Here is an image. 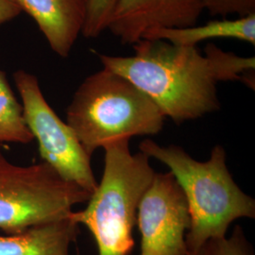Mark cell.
<instances>
[{
	"instance_id": "14",
	"label": "cell",
	"mask_w": 255,
	"mask_h": 255,
	"mask_svg": "<svg viewBox=\"0 0 255 255\" xmlns=\"http://www.w3.org/2000/svg\"><path fill=\"white\" fill-rule=\"evenodd\" d=\"M117 0H87L86 16L82 34L85 38H97L106 30L112 10Z\"/></svg>"
},
{
	"instance_id": "13",
	"label": "cell",
	"mask_w": 255,
	"mask_h": 255,
	"mask_svg": "<svg viewBox=\"0 0 255 255\" xmlns=\"http://www.w3.org/2000/svg\"><path fill=\"white\" fill-rule=\"evenodd\" d=\"M191 255H255V253L243 229L237 226L230 237L211 239Z\"/></svg>"
},
{
	"instance_id": "1",
	"label": "cell",
	"mask_w": 255,
	"mask_h": 255,
	"mask_svg": "<svg viewBox=\"0 0 255 255\" xmlns=\"http://www.w3.org/2000/svg\"><path fill=\"white\" fill-rule=\"evenodd\" d=\"M132 47V56L99 55L103 68L132 82L176 124L218 111V83H244L255 71V57L226 52L213 44L204 54L197 46L164 40H141Z\"/></svg>"
},
{
	"instance_id": "11",
	"label": "cell",
	"mask_w": 255,
	"mask_h": 255,
	"mask_svg": "<svg viewBox=\"0 0 255 255\" xmlns=\"http://www.w3.org/2000/svg\"><path fill=\"white\" fill-rule=\"evenodd\" d=\"M236 39L255 46V13L236 19L214 20L179 28H162L147 33L143 40H164L175 46H197L211 39Z\"/></svg>"
},
{
	"instance_id": "16",
	"label": "cell",
	"mask_w": 255,
	"mask_h": 255,
	"mask_svg": "<svg viewBox=\"0 0 255 255\" xmlns=\"http://www.w3.org/2000/svg\"><path fill=\"white\" fill-rule=\"evenodd\" d=\"M21 11L16 0H0V25L15 18Z\"/></svg>"
},
{
	"instance_id": "7",
	"label": "cell",
	"mask_w": 255,
	"mask_h": 255,
	"mask_svg": "<svg viewBox=\"0 0 255 255\" xmlns=\"http://www.w3.org/2000/svg\"><path fill=\"white\" fill-rule=\"evenodd\" d=\"M140 255H189L188 204L171 172L155 173L137 208Z\"/></svg>"
},
{
	"instance_id": "2",
	"label": "cell",
	"mask_w": 255,
	"mask_h": 255,
	"mask_svg": "<svg viewBox=\"0 0 255 255\" xmlns=\"http://www.w3.org/2000/svg\"><path fill=\"white\" fill-rule=\"evenodd\" d=\"M139 151L168 166L182 188L190 215L185 237L189 255L211 239L226 237L235 220L255 219V199L234 181L223 146H215L206 162L195 160L181 146H162L150 139L140 143Z\"/></svg>"
},
{
	"instance_id": "12",
	"label": "cell",
	"mask_w": 255,
	"mask_h": 255,
	"mask_svg": "<svg viewBox=\"0 0 255 255\" xmlns=\"http://www.w3.org/2000/svg\"><path fill=\"white\" fill-rule=\"evenodd\" d=\"M33 135L25 122L22 105L6 78L0 70V142L28 144Z\"/></svg>"
},
{
	"instance_id": "5",
	"label": "cell",
	"mask_w": 255,
	"mask_h": 255,
	"mask_svg": "<svg viewBox=\"0 0 255 255\" xmlns=\"http://www.w3.org/2000/svg\"><path fill=\"white\" fill-rule=\"evenodd\" d=\"M90 197L45 162L17 165L0 153V230L8 235L67 218Z\"/></svg>"
},
{
	"instance_id": "9",
	"label": "cell",
	"mask_w": 255,
	"mask_h": 255,
	"mask_svg": "<svg viewBox=\"0 0 255 255\" xmlns=\"http://www.w3.org/2000/svg\"><path fill=\"white\" fill-rule=\"evenodd\" d=\"M35 21L55 53L66 58L82 34L87 0H16Z\"/></svg>"
},
{
	"instance_id": "8",
	"label": "cell",
	"mask_w": 255,
	"mask_h": 255,
	"mask_svg": "<svg viewBox=\"0 0 255 255\" xmlns=\"http://www.w3.org/2000/svg\"><path fill=\"white\" fill-rule=\"evenodd\" d=\"M203 10L202 0H117L106 29L133 46L155 30L196 25Z\"/></svg>"
},
{
	"instance_id": "6",
	"label": "cell",
	"mask_w": 255,
	"mask_h": 255,
	"mask_svg": "<svg viewBox=\"0 0 255 255\" xmlns=\"http://www.w3.org/2000/svg\"><path fill=\"white\" fill-rule=\"evenodd\" d=\"M13 80L21 97L25 122L38 141L42 162L92 195L99 182L92 169L91 156L86 153L73 129L47 103L34 75L18 70L13 74Z\"/></svg>"
},
{
	"instance_id": "10",
	"label": "cell",
	"mask_w": 255,
	"mask_h": 255,
	"mask_svg": "<svg viewBox=\"0 0 255 255\" xmlns=\"http://www.w3.org/2000/svg\"><path fill=\"white\" fill-rule=\"evenodd\" d=\"M71 214L17 234L0 236V255H69L80 235V224Z\"/></svg>"
},
{
	"instance_id": "3",
	"label": "cell",
	"mask_w": 255,
	"mask_h": 255,
	"mask_svg": "<svg viewBox=\"0 0 255 255\" xmlns=\"http://www.w3.org/2000/svg\"><path fill=\"white\" fill-rule=\"evenodd\" d=\"M164 119L144 92L106 68L83 81L66 110V123L90 156L114 141L157 134Z\"/></svg>"
},
{
	"instance_id": "4",
	"label": "cell",
	"mask_w": 255,
	"mask_h": 255,
	"mask_svg": "<svg viewBox=\"0 0 255 255\" xmlns=\"http://www.w3.org/2000/svg\"><path fill=\"white\" fill-rule=\"evenodd\" d=\"M129 139H120L104 146V172L85 209L72 212L78 224L91 232L99 255H129L134 247L132 231L137 208L155 171L149 158L132 154Z\"/></svg>"
},
{
	"instance_id": "15",
	"label": "cell",
	"mask_w": 255,
	"mask_h": 255,
	"mask_svg": "<svg viewBox=\"0 0 255 255\" xmlns=\"http://www.w3.org/2000/svg\"><path fill=\"white\" fill-rule=\"evenodd\" d=\"M204 10L211 15L226 17L237 14V17L255 13V0H202Z\"/></svg>"
}]
</instances>
